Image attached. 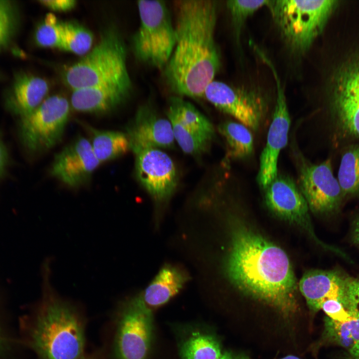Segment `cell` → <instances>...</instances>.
<instances>
[{
    "label": "cell",
    "mask_w": 359,
    "mask_h": 359,
    "mask_svg": "<svg viewBox=\"0 0 359 359\" xmlns=\"http://www.w3.org/2000/svg\"><path fill=\"white\" fill-rule=\"evenodd\" d=\"M82 124L90 134L92 150L101 163L116 159L130 149L126 133L99 130L87 124Z\"/></svg>",
    "instance_id": "ffe728a7"
},
{
    "label": "cell",
    "mask_w": 359,
    "mask_h": 359,
    "mask_svg": "<svg viewBox=\"0 0 359 359\" xmlns=\"http://www.w3.org/2000/svg\"><path fill=\"white\" fill-rule=\"evenodd\" d=\"M80 359H84V358H83L82 357V358H81Z\"/></svg>",
    "instance_id": "ab89813d"
},
{
    "label": "cell",
    "mask_w": 359,
    "mask_h": 359,
    "mask_svg": "<svg viewBox=\"0 0 359 359\" xmlns=\"http://www.w3.org/2000/svg\"><path fill=\"white\" fill-rule=\"evenodd\" d=\"M263 189L265 203L271 211L280 218L302 228L318 243L329 248L316 237L307 202L292 178L278 174Z\"/></svg>",
    "instance_id": "7c38bea8"
},
{
    "label": "cell",
    "mask_w": 359,
    "mask_h": 359,
    "mask_svg": "<svg viewBox=\"0 0 359 359\" xmlns=\"http://www.w3.org/2000/svg\"><path fill=\"white\" fill-rule=\"evenodd\" d=\"M137 6L140 23L132 37L133 53L140 62L163 70L177 39L170 10L163 0H139Z\"/></svg>",
    "instance_id": "8992f818"
},
{
    "label": "cell",
    "mask_w": 359,
    "mask_h": 359,
    "mask_svg": "<svg viewBox=\"0 0 359 359\" xmlns=\"http://www.w3.org/2000/svg\"><path fill=\"white\" fill-rule=\"evenodd\" d=\"M189 279L183 268L165 264L141 293L143 301L149 308L161 306L177 295Z\"/></svg>",
    "instance_id": "d6986e66"
},
{
    "label": "cell",
    "mask_w": 359,
    "mask_h": 359,
    "mask_svg": "<svg viewBox=\"0 0 359 359\" xmlns=\"http://www.w3.org/2000/svg\"><path fill=\"white\" fill-rule=\"evenodd\" d=\"M175 5L177 39L164 69L165 79L178 96L203 97L221 65L214 36L218 4L211 0H180Z\"/></svg>",
    "instance_id": "7a4b0ae2"
},
{
    "label": "cell",
    "mask_w": 359,
    "mask_h": 359,
    "mask_svg": "<svg viewBox=\"0 0 359 359\" xmlns=\"http://www.w3.org/2000/svg\"><path fill=\"white\" fill-rule=\"evenodd\" d=\"M208 101L249 129L257 130L265 117L267 103L258 91L213 81L203 94Z\"/></svg>",
    "instance_id": "9c48e42d"
},
{
    "label": "cell",
    "mask_w": 359,
    "mask_h": 359,
    "mask_svg": "<svg viewBox=\"0 0 359 359\" xmlns=\"http://www.w3.org/2000/svg\"><path fill=\"white\" fill-rule=\"evenodd\" d=\"M63 76L73 91L111 82L131 81L127 49L118 31L112 27L105 29L98 43L69 66Z\"/></svg>",
    "instance_id": "277c9868"
},
{
    "label": "cell",
    "mask_w": 359,
    "mask_h": 359,
    "mask_svg": "<svg viewBox=\"0 0 359 359\" xmlns=\"http://www.w3.org/2000/svg\"><path fill=\"white\" fill-rule=\"evenodd\" d=\"M100 164L90 141L79 137L55 155L50 173L67 186L76 187L87 183Z\"/></svg>",
    "instance_id": "9a60e30c"
},
{
    "label": "cell",
    "mask_w": 359,
    "mask_h": 359,
    "mask_svg": "<svg viewBox=\"0 0 359 359\" xmlns=\"http://www.w3.org/2000/svg\"><path fill=\"white\" fill-rule=\"evenodd\" d=\"M36 43L45 48H58L61 41L60 22L52 13H48L37 27L34 34Z\"/></svg>",
    "instance_id": "f1b7e54d"
},
{
    "label": "cell",
    "mask_w": 359,
    "mask_h": 359,
    "mask_svg": "<svg viewBox=\"0 0 359 359\" xmlns=\"http://www.w3.org/2000/svg\"><path fill=\"white\" fill-rule=\"evenodd\" d=\"M217 359H249L243 355H237L231 352H223Z\"/></svg>",
    "instance_id": "d590c367"
},
{
    "label": "cell",
    "mask_w": 359,
    "mask_h": 359,
    "mask_svg": "<svg viewBox=\"0 0 359 359\" xmlns=\"http://www.w3.org/2000/svg\"><path fill=\"white\" fill-rule=\"evenodd\" d=\"M59 49L74 54L86 55L91 50L93 36L86 27L74 22H60Z\"/></svg>",
    "instance_id": "cb8c5ba5"
},
{
    "label": "cell",
    "mask_w": 359,
    "mask_h": 359,
    "mask_svg": "<svg viewBox=\"0 0 359 359\" xmlns=\"http://www.w3.org/2000/svg\"><path fill=\"white\" fill-rule=\"evenodd\" d=\"M152 311L141 294L126 303L119 320L115 352L118 359H146L151 343Z\"/></svg>",
    "instance_id": "ba28073f"
},
{
    "label": "cell",
    "mask_w": 359,
    "mask_h": 359,
    "mask_svg": "<svg viewBox=\"0 0 359 359\" xmlns=\"http://www.w3.org/2000/svg\"><path fill=\"white\" fill-rule=\"evenodd\" d=\"M354 241L359 246V220L356 225L355 230Z\"/></svg>",
    "instance_id": "74e56055"
},
{
    "label": "cell",
    "mask_w": 359,
    "mask_h": 359,
    "mask_svg": "<svg viewBox=\"0 0 359 359\" xmlns=\"http://www.w3.org/2000/svg\"><path fill=\"white\" fill-rule=\"evenodd\" d=\"M321 309L330 319L341 323H345L353 318L346 310L343 305L336 300H328L322 305Z\"/></svg>",
    "instance_id": "4dcf8cb0"
},
{
    "label": "cell",
    "mask_w": 359,
    "mask_h": 359,
    "mask_svg": "<svg viewBox=\"0 0 359 359\" xmlns=\"http://www.w3.org/2000/svg\"><path fill=\"white\" fill-rule=\"evenodd\" d=\"M224 274L244 294L286 314L298 307L297 283L288 256L280 247L240 224L230 226Z\"/></svg>",
    "instance_id": "6da1fadb"
},
{
    "label": "cell",
    "mask_w": 359,
    "mask_h": 359,
    "mask_svg": "<svg viewBox=\"0 0 359 359\" xmlns=\"http://www.w3.org/2000/svg\"><path fill=\"white\" fill-rule=\"evenodd\" d=\"M218 130L226 142L230 157L240 159L251 155L253 138L248 127L240 122L228 121L220 124Z\"/></svg>",
    "instance_id": "7402d4cb"
},
{
    "label": "cell",
    "mask_w": 359,
    "mask_h": 359,
    "mask_svg": "<svg viewBox=\"0 0 359 359\" xmlns=\"http://www.w3.org/2000/svg\"><path fill=\"white\" fill-rule=\"evenodd\" d=\"M49 84L44 79L28 73L17 75L8 92L5 104L21 118L34 111L45 99Z\"/></svg>",
    "instance_id": "ac0fdd59"
},
{
    "label": "cell",
    "mask_w": 359,
    "mask_h": 359,
    "mask_svg": "<svg viewBox=\"0 0 359 359\" xmlns=\"http://www.w3.org/2000/svg\"><path fill=\"white\" fill-rule=\"evenodd\" d=\"M269 0H230L226 6L231 17L234 36L237 43L247 19L261 7L267 6Z\"/></svg>",
    "instance_id": "83f0119b"
},
{
    "label": "cell",
    "mask_w": 359,
    "mask_h": 359,
    "mask_svg": "<svg viewBox=\"0 0 359 359\" xmlns=\"http://www.w3.org/2000/svg\"><path fill=\"white\" fill-rule=\"evenodd\" d=\"M337 96L359 102V69L345 79Z\"/></svg>",
    "instance_id": "1f68e13d"
},
{
    "label": "cell",
    "mask_w": 359,
    "mask_h": 359,
    "mask_svg": "<svg viewBox=\"0 0 359 359\" xmlns=\"http://www.w3.org/2000/svg\"><path fill=\"white\" fill-rule=\"evenodd\" d=\"M126 134L134 154L147 149L170 148L175 141L169 120L148 104L139 108L127 126Z\"/></svg>",
    "instance_id": "2e32d148"
},
{
    "label": "cell",
    "mask_w": 359,
    "mask_h": 359,
    "mask_svg": "<svg viewBox=\"0 0 359 359\" xmlns=\"http://www.w3.org/2000/svg\"><path fill=\"white\" fill-rule=\"evenodd\" d=\"M356 278L337 271L312 270L301 278L299 288L310 309L317 312L328 300L339 301L347 310Z\"/></svg>",
    "instance_id": "5bb4252c"
},
{
    "label": "cell",
    "mask_w": 359,
    "mask_h": 359,
    "mask_svg": "<svg viewBox=\"0 0 359 359\" xmlns=\"http://www.w3.org/2000/svg\"><path fill=\"white\" fill-rule=\"evenodd\" d=\"M298 186L309 209L317 214L335 211L343 196L339 181L334 176L330 160L319 164L302 160Z\"/></svg>",
    "instance_id": "30bf717a"
},
{
    "label": "cell",
    "mask_w": 359,
    "mask_h": 359,
    "mask_svg": "<svg viewBox=\"0 0 359 359\" xmlns=\"http://www.w3.org/2000/svg\"><path fill=\"white\" fill-rule=\"evenodd\" d=\"M70 113L66 98L53 95L45 99L31 113L21 118L20 138L32 153L49 150L63 137Z\"/></svg>",
    "instance_id": "52a82bcc"
},
{
    "label": "cell",
    "mask_w": 359,
    "mask_h": 359,
    "mask_svg": "<svg viewBox=\"0 0 359 359\" xmlns=\"http://www.w3.org/2000/svg\"><path fill=\"white\" fill-rule=\"evenodd\" d=\"M17 12L12 2L0 0V51L10 43L17 25Z\"/></svg>",
    "instance_id": "f546056e"
},
{
    "label": "cell",
    "mask_w": 359,
    "mask_h": 359,
    "mask_svg": "<svg viewBox=\"0 0 359 359\" xmlns=\"http://www.w3.org/2000/svg\"><path fill=\"white\" fill-rule=\"evenodd\" d=\"M338 180L343 196L359 193V146L350 148L343 155Z\"/></svg>",
    "instance_id": "d4e9b609"
},
{
    "label": "cell",
    "mask_w": 359,
    "mask_h": 359,
    "mask_svg": "<svg viewBox=\"0 0 359 359\" xmlns=\"http://www.w3.org/2000/svg\"><path fill=\"white\" fill-rule=\"evenodd\" d=\"M267 65L271 70L276 83V97L272 122L265 146L260 157L258 183L263 189L278 175V160L281 150L288 140L291 120L285 92L280 77L273 63Z\"/></svg>",
    "instance_id": "8fae6325"
},
{
    "label": "cell",
    "mask_w": 359,
    "mask_h": 359,
    "mask_svg": "<svg viewBox=\"0 0 359 359\" xmlns=\"http://www.w3.org/2000/svg\"><path fill=\"white\" fill-rule=\"evenodd\" d=\"M7 160L6 148L0 138V178L4 173L7 164Z\"/></svg>",
    "instance_id": "e575fe53"
},
{
    "label": "cell",
    "mask_w": 359,
    "mask_h": 359,
    "mask_svg": "<svg viewBox=\"0 0 359 359\" xmlns=\"http://www.w3.org/2000/svg\"><path fill=\"white\" fill-rule=\"evenodd\" d=\"M39 2L53 10L64 11L73 8L76 1L74 0H40Z\"/></svg>",
    "instance_id": "d6a6232c"
},
{
    "label": "cell",
    "mask_w": 359,
    "mask_h": 359,
    "mask_svg": "<svg viewBox=\"0 0 359 359\" xmlns=\"http://www.w3.org/2000/svg\"><path fill=\"white\" fill-rule=\"evenodd\" d=\"M332 0H269L281 37L289 49L302 55L321 32L335 6Z\"/></svg>",
    "instance_id": "5b68a950"
},
{
    "label": "cell",
    "mask_w": 359,
    "mask_h": 359,
    "mask_svg": "<svg viewBox=\"0 0 359 359\" xmlns=\"http://www.w3.org/2000/svg\"><path fill=\"white\" fill-rule=\"evenodd\" d=\"M353 359H359V341L350 349Z\"/></svg>",
    "instance_id": "8d00e7d4"
},
{
    "label": "cell",
    "mask_w": 359,
    "mask_h": 359,
    "mask_svg": "<svg viewBox=\"0 0 359 359\" xmlns=\"http://www.w3.org/2000/svg\"><path fill=\"white\" fill-rule=\"evenodd\" d=\"M131 81H115L73 90V108L79 112L103 113L122 104L129 96Z\"/></svg>",
    "instance_id": "e0dca14e"
},
{
    "label": "cell",
    "mask_w": 359,
    "mask_h": 359,
    "mask_svg": "<svg viewBox=\"0 0 359 359\" xmlns=\"http://www.w3.org/2000/svg\"><path fill=\"white\" fill-rule=\"evenodd\" d=\"M135 155L136 176L141 184L157 203L167 201L177 185L173 160L166 153L156 148L145 149Z\"/></svg>",
    "instance_id": "4fadbf2b"
},
{
    "label": "cell",
    "mask_w": 359,
    "mask_h": 359,
    "mask_svg": "<svg viewBox=\"0 0 359 359\" xmlns=\"http://www.w3.org/2000/svg\"><path fill=\"white\" fill-rule=\"evenodd\" d=\"M280 359H300L297 357L290 355V356H287L285 357H284V358Z\"/></svg>",
    "instance_id": "f35d334b"
},
{
    "label": "cell",
    "mask_w": 359,
    "mask_h": 359,
    "mask_svg": "<svg viewBox=\"0 0 359 359\" xmlns=\"http://www.w3.org/2000/svg\"><path fill=\"white\" fill-rule=\"evenodd\" d=\"M168 117L172 125L175 140L184 153L196 155L207 149L210 140L184 127L175 118Z\"/></svg>",
    "instance_id": "4316f807"
},
{
    "label": "cell",
    "mask_w": 359,
    "mask_h": 359,
    "mask_svg": "<svg viewBox=\"0 0 359 359\" xmlns=\"http://www.w3.org/2000/svg\"><path fill=\"white\" fill-rule=\"evenodd\" d=\"M325 327L327 338L343 347L350 350L359 341V318L341 323L327 317Z\"/></svg>",
    "instance_id": "484cf974"
},
{
    "label": "cell",
    "mask_w": 359,
    "mask_h": 359,
    "mask_svg": "<svg viewBox=\"0 0 359 359\" xmlns=\"http://www.w3.org/2000/svg\"><path fill=\"white\" fill-rule=\"evenodd\" d=\"M48 270L44 273L47 300L37 318L33 345L42 359H80L85 338L82 324L67 303L55 298L48 289Z\"/></svg>",
    "instance_id": "3957f363"
},
{
    "label": "cell",
    "mask_w": 359,
    "mask_h": 359,
    "mask_svg": "<svg viewBox=\"0 0 359 359\" xmlns=\"http://www.w3.org/2000/svg\"><path fill=\"white\" fill-rule=\"evenodd\" d=\"M351 312L354 317H359V278H357L354 301Z\"/></svg>",
    "instance_id": "836d02e7"
},
{
    "label": "cell",
    "mask_w": 359,
    "mask_h": 359,
    "mask_svg": "<svg viewBox=\"0 0 359 359\" xmlns=\"http://www.w3.org/2000/svg\"><path fill=\"white\" fill-rule=\"evenodd\" d=\"M218 341L211 335L193 333L181 345V359H217L222 354Z\"/></svg>",
    "instance_id": "603a6c76"
},
{
    "label": "cell",
    "mask_w": 359,
    "mask_h": 359,
    "mask_svg": "<svg viewBox=\"0 0 359 359\" xmlns=\"http://www.w3.org/2000/svg\"><path fill=\"white\" fill-rule=\"evenodd\" d=\"M167 115L210 141L214 136V128L208 119L192 104L178 96L169 99Z\"/></svg>",
    "instance_id": "44dd1931"
}]
</instances>
